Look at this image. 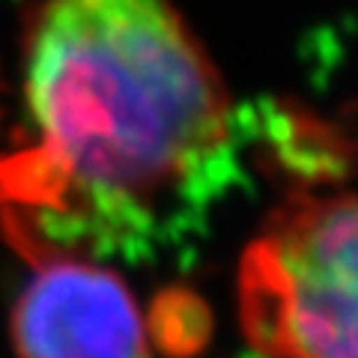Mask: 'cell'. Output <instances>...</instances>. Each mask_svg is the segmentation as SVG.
<instances>
[{"instance_id":"cell-1","label":"cell","mask_w":358,"mask_h":358,"mask_svg":"<svg viewBox=\"0 0 358 358\" xmlns=\"http://www.w3.org/2000/svg\"><path fill=\"white\" fill-rule=\"evenodd\" d=\"M24 117V143L0 159V215L30 260L117 236L233 138L230 93L173 0H45Z\"/></svg>"},{"instance_id":"cell-2","label":"cell","mask_w":358,"mask_h":358,"mask_svg":"<svg viewBox=\"0 0 358 358\" xmlns=\"http://www.w3.org/2000/svg\"><path fill=\"white\" fill-rule=\"evenodd\" d=\"M242 329L266 358H358V194H293L242 257Z\"/></svg>"},{"instance_id":"cell-3","label":"cell","mask_w":358,"mask_h":358,"mask_svg":"<svg viewBox=\"0 0 358 358\" xmlns=\"http://www.w3.org/2000/svg\"><path fill=\"white\" fill-rule=\"evenodd\" d=\"M30 263L13 310L21 358H150L147 322L120 275L78 254Z\"/></svg>"}]
</instances>
